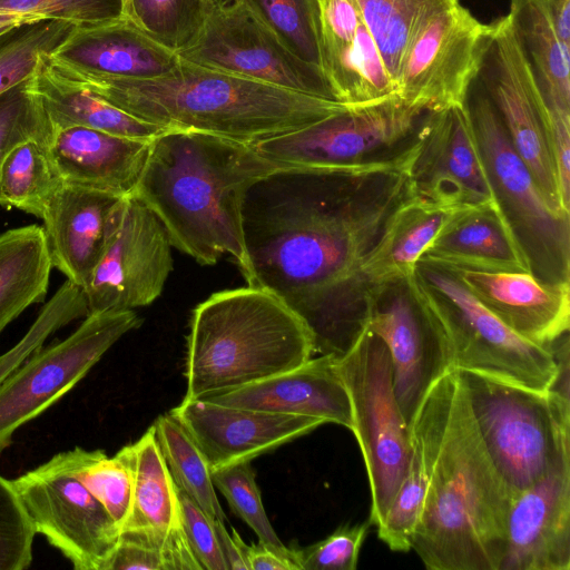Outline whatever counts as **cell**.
Returning <instances> with one entry per match:
<instances>
[{
	"instance_id": "cell-24",
	"label": "cell",
	"mask_w": 570,
	"mask_h": 570,
	"mask_svg": "<svg viewBox=\"0 0 570 570\" xmlns=\"http://www.w3.org/2000/svg\"><path fill=\"white\" fill-rule=\"evenodd\" d=\"M151 140L71 126L52 129L48 151L62 184L124 197L139 179Z\"/></svg>"
},
{
	"instance_id": "cell-2",
	"label": "cell",
	"mask_w": 570,
	"mask_h": 570,
	"mask_svg": "<svg viewBox=\"0 0 570 570\" xmlns=\"http://www.w3.org/2000/svg\"><path fill=\"white\" fill-rule=\"evenodd\" d=\"M422 404L431 466L411 550L430 570H499L512 494L484 446L458 370L440 377Z\"/></svg>"
},
{
	"instance_id": "cell-20",
	"label": "cell",
	"mask_w": 570,
	"mask_h": 570,
	"mask_svg": "<svg viewBox=\"0 0 570 570\" xmlns=\"http://www.w3.org/2000/svg\"><path fill=\"white\" fill-rule=\"evenodd\" d=\"M570 569V463L512 494L499 570Z\"/></svg>"
},
{
	"instance_id": "cell-36",
	"label": "cell",
	"mask_w": 570,
	"mask_h": 570,
	"mask_svg": "<svg viewBox=\"0 0 570 570\" xmlns=\"http://www.w3.org/2000/svg\"><path fill=\"white\" fill-rule=\"evenodd\" d=\"M153 428L176 485L207 515L225 522L226 515L216 495L207 461L194 440L170 413L160 415Z\"/></svg>"
},
{
	"instance_id": "cell-52",
	"label": "cell",
	"mask_w": 570,
	"mask_h": 570,
	"mask_svg": "<svg viewBox=\"0 0 570 570\" xmlns=\"http://www.w3.org/2000/svg\"><path fill=\"white\" fill-rule=\"evenodd\" d=\"M213 525L227 570H249L245 553L246 544L236 530L233 529V534L230 535L225 528L224 521L219 519H213Z\"/></svg>"
},
{
	"instance_id": "cell-44",
	"label": "cell",
	"mask_w": 570,
	"mask_h": 570,
	"mask_svg": "<svg viewBox=\"0 0 570 570\" xmlns=\"http://www.w3.org/2000/svg\"><path fill=\"white\" fill-rule=\"evenodd\" d=\"M0 11L94 24L122 16L121 0H0Z\"/></svg>"
},
{
	"instance_id": "cell-21",
	"label": "cell",
	"mask_w": 570,
	"mask_h": 570,
	"mask_svg": "<svg viewBox=\"0 0 570 570\" xmlns=\"http://www.w3.org/2000/svg\"><path fill=\"white\" fill-rule=\"evenodd\" d=\"M445 268L453 272L487 309L522 338L552 347L568 335L570 282H544L528 272Z\"/></svg>"
},
{
	"instance_id": "cell-34",
	"label": "cell",
	"mask_w": 570,
	"mask_h": 570,
	"mask_svg": "<svg viewBox=\"0 0 570 570\" xmlns=\"http://www.w3.org/2000/svg\"><path fill=\"white\" fill-rule=\"evenodd\" d=\"M325 76L336 99L347 106H364L397 96L384 60L362 23L352 46L326 63Z\"/></svg>"
},
{
	"instance_id": "cell-4",
	"label": "cell",
	"mask_w": 570,
	"mask_h": 570,
	"mask_svg": "<svg viewBox=\"0 0 570 570\" xmlns=\"http://www.w3.org/2000/svg\"><path fill=\"white\" fill-rule=\"evenodd\" d=\"M47 62L60 75L145 121L248 145L299 129L351 107L180 58L167 73L144 80L99 77Z\"/></svg>"
},
{
	"instance_id": "cell-38",
	"label": "cell",
	"mask_w": 570,
	"mask_h": 570,
	"mask_svg": "<svg viewBox=\"0 0 570 570\" xmlns=\"http://www.w3.org/2000/svg\"><path fill=\"white\" fill-rule=\"evenodd\" d=\"M72 474L101 503L120 532L129 515L132 475L119 453L108 456L102 450L79 446L63 452Z\"/></svg>"
},
{
	"instance_id": "cell-25",
	"label": "cell",
	"mask_w": 570,
	"mask_h": 570,
	"mask_svg": "<svg viewBox=\"0 0 570 570\" xmlns=\"http://www.w3.org/2000/svg\"><path fill=\"white\" fill-rule=\"evenodd\" d=\"M121 198L61 184L45 208L42 228L52 266L82 289L101 255L109 216Z\"/></svg>"
},
{
	"instance_id": "cell-37",
	"label": "cell",
	"mask_w": 570,
	"mask_h": 570,
	"mask_svg": "<svg viewBox=\"0 0 570 570\" xmlns=\"http://www.w3.org/2000/svg\"><path fill=\"white\" fill-rule=\"evenodd\" d=\"M243 1L296 57L324 71L322 0Z\"/></svg>"
},
{
	"instance_id": "cell-28",
	"label": "cell",
	"mask_w": 570,
	"mask_h": 570,
	"mask_svg": "<svg viewBox=\"0 0 570 570\" xmlns=\"http://www.w3.org/2000/svg\"><path fill=\"white\" fill-rule=\"evenodd\" d=\"M45 55L29 79L52 129L80 126L116 136L151 140L167 130L137 118L50 67Z\"/></svg>"
},
{
	"instance_id": "cell-54",
	"label": "cell",
	"mask_w": 570,
	"mask_h": 570,
	"mask_svg": "<svg viewBox=\"0 0 570 570\" xmlns=\"http://www.w3.org/2000/svg\"><path fill=\"white\" fill-rule=\"evenodd\" d=\"M41 19L43 18L32 14L0 11V35L22 23L32 22Z\"/></svg>"
},
{
	"instance_id": "cell-17",
	"label": "cell",
	"mask_w": 570,
	"mask_h": 570,
	"mask_svg": "<svg viewBox=\"0 0 570 570\" xmlns=\"http://www.w3.org/2000/svg\"><path fill=\"white\" fill-rule=\"evenodd\" d=\"M412 276L372 287L367 320L389 351L394 393L407 426L434 383L455 370L445 332L415 292Z\"/></svg>"
},
{
	"instance_id": "cell-5",
	"label": "cell",
	"mask_w": 570,
	"mask_h": 570,
	"mask_svg": "<svg viewBox=\"0 0 570 570\" xmlns=\"http://www.w3.org/2000/svg\"><path fill=\"white\" fill-rule=\"evenodd\" d=\"M313 354L308 328L273 294L252 286L214 293L189 322L184 399L256 383Z\"/></svg>"
},
{
	"instance_id": "cell-29",
	"label": "cell",
	"mask_w": 570,
	"mask_h": 570,
	"mask_svg": "<svg viewBox=\"0 0 570 570\" xmlns=\"http://www.w3.org/2000/svg\"><path fill=\"white\" fill-rule=\"evenodd\" d=\"M459 209L417 196L403 203L389 219L364 263L363 273L370 286L412 276L422 254Z\"/></svg>"
},
{
	"instance_id": "cell-11",
	"label": "cell",
	"mask_w": 570,
	"mask_h": 570,
	"mask_svg": "<svg viewBox=\"0 0 570 570\" xmlns=\"http://www.w3.org/2000/svg\"><path fill=\"white\" fill-rule=\"evenodd\" d=\"M177 55L197 66L338 101L324 71L296 57L243 0L205 2L196 38Z\"/></svg>"
},
{
	"instance_id": "cell-56",
	"label": "cell",
	"mask_w": 570,
	"mask_h": 570,
	"mask_svg": "<svg viewBox=\"0 0 570 570\" xmlns=\"http://www.w3.org/2000/svg\"><path fill=\"white\" fill-rule=\"evenodd\" d=\"M233 0H205L206 3L215 4V6H223L226 3H229Z\"/></svg>"
},
{
	"instance_id": "cell-31",
	"label": "cell",
	"mask_w": 570,
	"mask_h": 570,
	"mask_svg": "<svg viewBox=\"0 0 570 570\" xmlns=\"http://www.w3.org/2000/svg\"><path fill=\"white\" fill-rule=\"evenodd\" d=\"M509 16L546 102L570 111V48L559 39L544 0H510Z\"/></svg>"
},
{
	"instance_id": "cell-3",
	"label": "cell",
	"mask_w": 570,
	"mask_h": 570,
	"mask_svg": "<svg viewBox=\"0 0 570 570\" xmlns=\"http://www.w3.org/2000/svg\"><path fill=\"white\" fill-rule=\"evenodd\" d=\"M281 166L253 145L195 130L167 129L150 141L131 193L161 222L170 243L200 265L224 255L246 261L242 205L247 189Z\"/></svg>"
},
{
	"instance_id": "cell-6",
	"label": "cell",
	"mask_w": 570,
	"mask_h": 570,
	"mask_svg": "<svg viewBox=\"0 0 570 570\" xmlns=\"http://www.w3.org/2000/svg\"><path fill=\"white\" fill-rule=\"evenodd\" d=\"M484 446L511 494L570 463L569 392L458 370Z\"/></svg>"
},
{
	"instance_id": "cell-30",
	"label": "cell",
	"mask_w": 570,
	"mask_h": 570,
	"mask_svg": "<svg viewBox=\"0 0 570 570\" xmlns=\"http://www.w3.org/2000/svg\"><path fill=\"white\" fill-rule=\"evenodd\" d=\"M52 267L42 226L0 234V333L27 307L43 301Z\"/></svg>"
},
{
	"instance_id": "cell-53",
	"label": "cell",
	"mask_w": 570,
	"mask_h": 570,
	"mask_svg": "<svg viewBox=\"0 0 570 570\" xmlns=\"http://www.w3.org/2000/svg\"><path fill=\"white\" fill-rule=\"evenodd\" d=\"M544 3L559 39L570 48V0H544Z\"/></svg>"
},
{
	"instance_id": "cell-9",
	"label": "cell",
	"mask_w": 570,
	"mask_h": 570,
	"mask_svg": "<svg viewBox=\"0 0 570 570\" xmlns=\"http://www.w3.org/2000/svg\"><path fill=\"white\" fill-rule=\"evenodd\" d=\"M336 368L350 397L351 431L358 442L368 478V522L376 527L406 472L410 428L395 397L389 351L368 327L346 354L336 358Z\"/></svg>"
},
{
	"instance_id": "cell-32",
	"label": "cell",
	"mask_w": 570,
	"mask_h": 570,
	"mask_svg": "<svg viewBox=\"0 0 570 570\" xmlns=\"http://www.w3.org/2000/svg\"><path fill=\"white\" fill-rule=\"evenodd\" d=\"M410 456L402 483L376 525L379 538L393 551L407 552L420 519L431 466L430 424L421 404L410 424Z\"/></svg>"
},
{
	"instance_id": "cell-48",
	"label": "cell",
	"mask_w": 570,
	"mask_h": 570,
	"mask_svg": "<svg viewBox=\"0 0 570 570\" xmlns=\"http://www.w3.org/2000/svg\"><path fill=\"white\" fill-rule=\"evenodd\" d=\"M323 68L353 43L361 19L352 0H322Z\"/></svg>"
},
{
	"instance_id": "cell-35",
	"label": "cell",
	"mask_w": 570,
	"mask_h": 570,
	"mask_svg": "<svg viewBox=\"0 0 570 570\" xmlns=\"http://www.w3.org/2000/svg\"><path fill=\"white\" fill-rule=\"evenodd\" d=\"M50 159L48 144L31 139L14 147L0 167V193L4 207H16L42 217L45 208L61 186Z\"/></svg>"
},
{
	"instance_id": "cell-18",
	"label": "cell",
	"mask_w": 570,
	"mask_h": 570,
	"mask_svg": "<svg viewBox=\"0 0 570 570\" xmlns=\"http://www.w3.org/2000/svg\"><path fill=\"white\" fill-rule=\"evenodd\" d=\"M411 177L417 197L439 206L494 200L466 101L423 116Z\"/></svg>"
},
{
	"instance_id": "cell-10",
	"label": "cell",
	"mask_w": 570,
	"mask_h": 570,
	"mask_svg": "<svg viewBox=\"0 0 570 570\" xmlns=\"http://www.w3.org/2000/svg\"><path fill=\"white\" fill-rule=\"evenodd\" d=\"M425 114L394 96L351 106L253 147L281 167H351L402 153L415 140Z\"/></svg>"
},
{
	"instance_id": "cell-26",
	"label": "cell",
	"mask_w": 570,
	"mask_h": 570,
	"mask_svg": "<svg viewBox=\"0 0 570 570\" xmlns=\"http://www.w3.org/2000/svg\"><path fill=\"white\" fill-rule=\"evenodd\" d=\"M119 453L132 475L130 511L120 533L170 549L198 563L181 527L177 485L161 455L154 428Z\"/></svg>"
},
{
	"instance_id": "cell-42",
	"label": "cell",
	"mask_w": 570,
	"mask_h": 570,
	"mask_svg": "<svg viewBox=\"0 0 570 570\" xmlns=\"http://www.w3.org/2000/svg\"><path fill=\"white\" fill-rule=\"evenodd\" d=\"M212 481L227 499L232 511L247 523L261 543L285 547L267 518L250 461L212 472Z\"/></svg>"
},
{
	"instance_id": "cell-15",
	"label": "cell",
	"mask_w": 570,
	"mask_h": 570,
	"mask_svg": "<svg viewBox=\"0 0 570 570\" xmlns=\"http://www.w3.org/2000/svg\"><path fill=\"white\" fill-rule=\"evenodd\" d=\"M171 246L157 216L135 196L122 197L83 288L88 314L128 311L157 299L173 269Z\"/></svg>"
},
{
	"instance_id": "cell-49",
	"label": "cell",
	"mask_w": 570,
	"mask_h": 570,
	"mask_svg": "<svg viewBox=\"0 0 570 570\" xmlns=\"http://www.w3.org/2000/svg\"><path fill=\"white\" fill-rule=\"evenodd\" d=\"M549 109L553 154L561 196L564 206L570 210V111L554 105Z\"/></svg>"
},
{
	"instance_id": "cell-45",
	"label": "cell",
	"mask_w": 570,
	"mask_h": 570,
	"mask_svg": "<svg viewBox=\"0 0 570 570\" xmlns=\"http://www.w3.org/2000/svg\"><path fill=\"white\" fill-rule=\"evenodd\" d=\"M370 522L344 524L325 539L297 549L302 570H354Z\"/></svg>"
},
{
	"instance_id": "cell-43",
	"label": "cell",
	"mask_w": 570,
	"mask_h": 570,
	"mask_svg": "<svg viewBox=\"0 0 570 570\" xmlns=\"http://www.w3.org/2000/svg\"><path fill=\"white\" fill-rule=\"evenodd\" d=\"M35 535L12 482L0 475V570L28 568Z\"/></svg>"
},
{
	"instance_id": "cell-51",
	"label": "cell",
	"mask_w": 570,
	"mask_h": 570,
	"mask_svg": "<svg viewBox=\"0 0 570 570\" xmlns=\"http://www.w3.org/2000/svg\"><path fill=\"white\" fill-rule=\"evenodd\" d=\"M47 338V328L39 323L32 324L18 344L0 355V382L40 348Z\"/></svg>"
},
{
	"instance_id": "cell-14",
	"label": "cell",
	"mask_w": 570,
	"mask_h": 570,
	"mask_svg": "<svg viewBox=\"0 0 570 570\" xmlns=\"http://www.w3.org/2000/svg\"><path fill=\"white\" fill-rule=\"evenodd\" d=\"M36 533L77 570H107L120 530L70 471L65 453L11 480Z\"/></svg>"
},
{
	"instance_id": "cell-46",
	"label": "cell",
	"mask_w": 570,
	"mask_h": 570,
	"mask_svg": "<svg viewBox=\"0 0 570 570\" xmlns=\"http://www.w3.org/2000/svg\"><path fill=\"white\" fill-rule=\"evenodd\" d=\"M202 570L179 553L128 533H120L117 549L107 570Z\"/></svg>"
},
{
	"instance_id": "cell-1",
	"label": "cell",
	"mask_w": 570,
	"mask_h": 570,
	"mask_svg": "<svg viewBox=\"0 0 570 570\" xmlns=\"http://www.w3.org/2000/svg\"><path fill=\"white\" fill-rule=\"evenodd\" d=\"M417 135L402 153L351 167H281L242 205L247 286L282 301L308 328L314 354L342 357L367 327L364 263L393 213L417 196Z\"/></svg>"
},
{
	"instance_id": "cell-13",
	"label": "cell",
	"mask_w": 570,
	"mask_h": 570,
	"mask_svg": "<svg viewBox=\"0 0 570 570\" xmlns=\"http://www.w3.org/2000/svg\"><path fill=\"white\" fill-rule=\"evenodd\" d=\"M141 320L132 309L88 314L65 340L40 347L0 382V452L13 433L68 393Z\"/></svg>"
},
{
	"instance_id": "cell-23",
	"label": "cell",
	"mask_w": 570,
	"mask_h": 570,
	"mask_svg": "<svg viewBox=\"0 0 570 570\" xmlns=\"http://www.w3.org/2000/svg\"><path fill=\"white\" fill-rule=\"evenodd\" d=\"M216 404L309 416L352 430L350 397L336 368V358L320 355L307 362L227 392L199 397Z\"/></svg>"
},
{
	"instance_id": "cell-7",
	"label": "cell",
	"mask_w": 570,
	"mask_h": 570,
	"mask_svg": "<svg viewBox=\"0 0 570 570\" xmlns=\"http://www.w3.org/2000/svg\"><path fill=\"white\" fill-rule=\"evenodd\" d=\"M412 284L451 344L456 370H469L534 390L554 386L553 347L529 342L487 309L450 269L417 262Z\"/></svg>"
},
{
	"instance_id": "cell-22",
	"label": "cell",
	"mask_w": 570,
	"mask_h": 570,
	"mask_svg": "<svg viewBox=\"0 0 570 570\" xmlns=\"http://www.w3.org/2000/svg\"><path fill=\"white\" fill-rule=\"evenodd\" d=\"M47 59L60 68L128 80L160 77L179 61L176 51L126 17L75 24Z\"/></svg>"
},
{
	"instance_id": "cell-12",
	"label": "cell",
	"mask_w": 570,
	"mask_h": 570,
	"mask_svg": "<svg viewBox=\"0 0 570 570\" xmlns=\"http://www.w3.org/2000/svg\"><path fill=\"white\" fill-rule=\"evenodd\" d=\"M492 22L478 78L546 200L557 214L570 217L560 191L547 102L509 13Z\"/></svg>"
},
{
	"instance_id": "cell-41",
	"label": "cell",
	"mask_w": 570,
	"mask_h": 570,
	"mask_svg": "<svg viewBox=\"0 0 570 570\" xmlns=\"http://www.w3.org/2000/svg\"><path fill=\"white\" fill-rule=\"evenodd\" d=\"M29 79L0 94V167L18 145L31 139L49 144L51 138V125Z\"/></svg>"
},
{
	"instance_id": "cell-16",
	"label": "cell",
	"mask_w": 570,
	"mask_h": 570,
	"mask_svg": "<svg viewBox=\"0 0 570 570\" xmlns=\"http://www.w3.org/2000/svg\"><path fill=\"white\" fill-rule=\"evenodd\" d=\"M492 32L493 22L479 21L460 2L434 14L403 58L397 97L423 112L464 104Z\"/></svg>"
},
{
	"instance_id": "cell-39",
	"label": "cell",
	"mask_w": 570,
	"mask_h": 570,
	"mask_svg": "<svg viewBox=\"0 0 570 570\" xmlns=\"http://www.w3.org/2000/svg\"><path fill=\"white\" fill-rule=\"evenodd\" d=\"M75 23L41 19L26 22L0 35V94L36 72L41 57L50 55Z\"/></svg>"
},
{
	"instance_id": "cell-40",
	"label": "cell",
	"mask_w": 570,
	"mask_h": 570,
	"mask_svg": "<svg viewBox=\"0 0 570 570\" xmlns=\"http://www.w3.org/2000/svg\"><path fill=\"white\" fill-rule=\"evenodd\" d=\"M132 21L167 48L178 52L196 38L205 0H131Z\"/></svg>"
},
{
	"instance_id": "cell-33",
	"label": "cell",
	"mask_w": 570,
	"mask_h": 570,
	"mask_svg": "<svg viewBox=\"0 0 570 570\" xmlns=\"http://www.w3.org/2000/svg\"><path fill=\"white\" fill-rule=\"evenodd\" d=\"M396 87L403 58L420 29L459 0H352ZM397 94V88H396Z\"/></svg>"
},
{
	"instance_id": "cell-19",
	"label": "cell",
	"mask_w": 570,
	"mask_h": 570,
	"mask_svg": "<svg viewBox=\"0 0 570 570\" xmlns=\"http://www.w3.org/2000/svg\"><path fill=\"white\" fill-rule=\"evenodd\" d=\"M204 454L210 473L273 451L320 425L309 416L183 400L169 412Z\"/></svg>"
},
{
	"instance_id": "cell-55",
	"label": "cell",
	"mask_w": 570,
	"mask_h": 570,
	"mask_svg": "<svg viewBox=\"0 0 570 570\" xmlns=\"http://www.w3.org/2000/svg\"><path fill=\"white\" fill-rule=\"evenodd\" d=\"M122 16L132 20L131 0H121Z\"/></svg>"
},
{
	"instance_id": "cell-50",
	"label": "cell",
	"mask_w": 570,
	"mask_h": 570,
	"mask_svg": "<svg viewBox=\"0 0 570 570\" xmlns=\"http://www.w3.org/2000/svg\"><path fill=\"white\" fill-rule=\"evenodd\" d=\"M249 570H302L297 549L264 543L245 548Z\"/></svg>"
},
{
	"instance_id": "cell-27",
	"label": "cell",
	"mask_w": 570,
	"mask_h": 570,
	"mask_svg": "<svg viewBox=\"0 0 570 570\" xmlns=\"http://www.w3.org/2000/svg\"><path fill=\"white\" fill-rule=\"evenodd\" d=\"M419 261L450 268L531 273L495 199L460 208Z\"/></svg>"
},
{
	"instance_id": "cell-8",
	"label": "cell",
	"mask_w": 570,
	"mask_h": 570,
	"mask_svg": "<svg viewBox=\"0 0 570 570\" xmlns=\"http://www.w3.org/2000/svg\"><path fill=\"white\" fill-rule=\"evenodd\" d=\"M466 106L494 199L531 273L544 282H570V217L550 207L485 92H469Z\"/></svg>"
},
{
	"instance_id": "cell-47",
	"label": "cell",
	"mask_w": 570,
	"mask_h": 570,
	"mask_svg": "<svg viewBox=\"0 0 570 570\" xmlns=\"http://www.w3.org/2000/svg\"><path fill=\"white\" fill-rule=\"evenodd\" d=\"M177 493L181 527L202 570H227L217 543L213 518L178 487Z\"/></svg>"
}]
</instances>
